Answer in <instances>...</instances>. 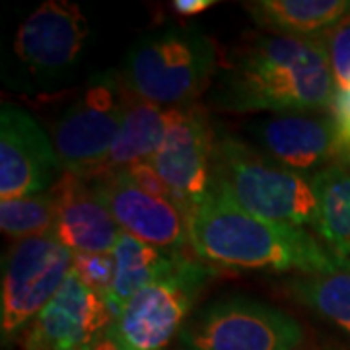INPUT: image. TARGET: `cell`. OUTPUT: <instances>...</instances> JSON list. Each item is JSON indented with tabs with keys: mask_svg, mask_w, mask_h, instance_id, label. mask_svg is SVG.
Returning a JSON list of instances; mask_svg holds the SVG:
<instances>
[{
	"mask_svg": "<svg viewBox=\"0 0 350 350\" xmlns=\"http://www.w3.org/2000/svg\"><path fill=\"white\" fill-rule=\"evenodd\" d=\"M319 206L317 234L338 259L350 262V170L331 165L312 177Z\"/></svg>",
	"mask_w": 350,
	"mask_h": 350,
	"instance_id": "d6986e66",
	"label": "cell"
},
{
	"mask_svg": "<svg viewBox=\"0 0 350 350\" xmlns=\"http://www.w3.org/2000/svg\"><path fill=\"white\" fill-rule=\"evenodd\" d=\"M216 133L200 103L167 109V126L150 163L187 220L214 187Z\"/></svg>",
	"mask_w": 350,
	"mask_h": 350,
	"instance_id": "9c48e42d",
	"label": "cell"
},
{
	"mask_svg": "<svg viewBox=\"0 0 350 350\" xmlns=\"http://www.w3.org/2000/svg\"><path fill=\"white\" fill-rule=\"evenodd\" d=\"M113 313L103 296L70 273L55 298L22 335L24 350H90L109 329Z\"/></svg>",
	"mask_w": 350,
	"mask_h": 350,
	"instance_id": "7c38bea8",
	"label": "cell"
},
{
	"mask_svg": "<svg viewBox=\"0 0 350 350\" xmlns=\"http://www.w3.org/2000/svg\"><path fill=\"white\" fill-rule=\"evenodd\" d=\"M187 228L193 253L213 267L319 275L350 265L308 228L278 224L247 213L218 183L195 206Z\"/></svg>",
	"mask_w": 350,
	"mask_h": 350,
	"instance_id": "7a4b0ae2",
	"label": "cell"
},
{
	"mask_svg": "<svg viewBox=\"0 0 350 350\" xmlns=\"http://www.w3.org/2000/svg\"><path fill=\"white\" fill-rule=\"evenodd\" d=\"M179 338L189 350H300L306 329L280 308L232 296L202 308Z\"/></svg>",
	"mask_w": 350,
	"mask_h": 350,
	"instance_id": "52a82bcc",
	"label": "cell"
},
{
	"mask_svg": "<svg viewBox=\"0 0 350 350\" xmlns=\"http://www.w3.org/2000/svg\"><path fill=\"white\" fill-rule=\"evenodd\" d=\"M337 90H350V18L345 16L321 38Z\"/></svg>",
	"mask_w": 350,
	"mask_h": 350,
	"instance_id": "7402d4cb",
	"label": "cell"
},
{
	"mask_svg": "<svg viewBox=\"0 0 350 350\" xmlns=\"http://www.w3.org/2000/svg\"><path fill=\"white\" fill-rule=\"evenodd\" d=\"M63 175L51 137L24 109L0 111V199H18L49 191Z\"/></svg>",
	"mask_w": 350,
	"mask_h": 350,
	"instance_id": "30bf717a",
	"label": "cell"
},
{
	"mask_svg": "<svg viewBox=\"0 0 350 350\" xmlns=\"http://www.w3.org/2000/svg\"><path fill=\"white\" fill-rule=\"evenodd\" d=\"M214 41L197 27H167L138 39L121 68L131 96L163 109L197 103L218 72Z\"/></svg>",
	"mask_w": 350,
	"mask_h": 350,
	"instance_id": "3957f363",
	"label": "cell"
},
{
	"mask_svg": "<svg viewBox=\"0 0 350 350\" xmlns=\"http://www.w3.org/2000/svg\"><path fill=\"white\" fill-rule=\"evenodd\" d=\"M131 94L121 72L96 75L53 125L51 140L64 174L98 177L119 135Z\"/></svg>",
	"mask_w": 350,
	"mask_h": 350,
	"instance_id": "8992f818",
	"label": "cell"
},
{
	"mask_svg": "<svg viewBox=\"0 0 350 350\" xmlns=\"http://www.w3.org/2000/svg\"><path fill=\"white\" fill-rule=\"evenodd\" d=\"M55 200L53 236L72 253H113L121 228L90 179L64 174L49 189Z\"/></svg>",
	"mask_w": 350,
	"mask_h": 350,
	"instance_id": "9a60e30c",
	"label": "cell"
},
{
	"mask_svg": "<svg viewBox=\"0 0 350 350\" xmlns=\"http://www.w3.org/2000/svg\"><path fill=\"white\" fill-rule=\"evenodd\" d=\"M286 292L350 335V265L331 273L294 276L286 282Z\"/></svg>",
	"mask_w": 350,
	"mask_h": 350,
	"instance_id": "ffe728a7",
	"label": "cell"
},
{
	"mask_svg": "<svg viewBox=\"0 0 350 350\" xmlns=\"http://www.w3.org/2000/svg\"><path fill=\"white\" fill-rule=\"evenodd\" d=\"M214 0H175L174 10L181 16H197V14L208 10L211 6H214Z\"/></svg>",
	"mask_w": 350,
	"mask_h": 350,
	"instance_id": "484cf974",
	"label": "cell"
},
{
	"mask_svg": "<svg viewBox=\"0 0 350 350\" xmlns=\"http://www.w3.org/2000/svg\"><path fill=\"white\" fill-rule=\"evenodd\" d=\"M216 267L181 253L150 286L140 290L109 325L121 350H163L181 333L189 312Z\"/></svg>",
	"mask_w": 350,
	"mask_h": 350,
	"instance_id": "5b68a950",
	"label": "cell"
},
{
	"mask_svg": "<svg viewBox=\"0 0 350 350\" xmlns=\"http://www.w3.org/2000/svg\"><path fill=\"white\" fill-rule=\"evenodd\" d=\"M251 137L271 160L306 177L335 165V140L327 111L280 113L251 126Z\"/></svg>",
	"mask_w": 350,
	"mask_h": 350,
	"instance_id": "5bb4252c",
	"label": "cell"
},
{
	"mask_svg": "<svg viewBox=\"0 0 350 350\" xmlns=\"http://www.w3.org/2000/svg\"><path fill=\"white\" fill-rule=\"evenodd\" d=\"M255 25L286 38L319 39L350 12L349 0H255L245 4Z\"/></svg>",
	"mask_w": 350,
	"mask_h": 350,
	"instance_id": "2e32d148",
	"label": "cell"
},
{
	"mask_svg": "<svg viewBox=\"0 0 350 350\" xmlns=\"http://www.w3.org/2000/svg\"><path fill=\"white\" fill-rule=\"evenodd\" d=\"M347 16H349V18H350V12H349V14H347Z\"/></svg>",
	"mask_w": 350,
	"mask_h": 350,
	"instance_id": "83f0119b",
	"label": "cell"
},
{
	"mask_svg": "<svg viewBox=\"0 0 350 350\" xmlns=\"http://www.w3.org/2000/svg\"><path fill=\"white\" fill-rule=\"evenodd\" d=\"M214 183L247 213L317 232L319 206L312 177L288 170L228 133H216Z\"/></svg>",
	"mask_w": 350,
	"mask_h": 350,
	"instance_id": "277c9868",
	"label": "cell"
},
{
	"mask_svg": "<svg viewBox=\"0 0 350 350\" xmlns=\"http://www.w3.org/2000/svg\"><path fill=\"white\" fill-rule=\"evenodd\" d=\"M327 115L335 140V165L350 170V90H335Z\"/></svg>",
	"mask_w": 350,
	"mask_h": 350,
	"instance_id": "cb8c5ba5",
	"label": "cell"
},
{
	"mask_svg": "<svg viewBox=\"0 0 350 350\" xmlns=\"http://www.w3.org/2000/svg\"><path fill=\"white\" fill-rule=\"evenodd\" d=\"M167 126V109L131 96L123 126L115 138L101 174L123 172L137 163L150 162L162 144Z\"/></svg>",
	"mask_w": 350,
	"mask_h": 350,
	"instance_id": "ac0fdd59",
	"label": "cell"
},
{
	"mask_svg": "<svg viewBox=\"0 0 350 350\" xmlns=\"http://www.w3.org/2000/svg\"><path fill=\"white\" fill-rule=\"evenodd\" d=\"M90 183L123 234L172 253L191 247L187 220L174 200L146 193L126 172L98 175Z\"/></svg>",
	"mask_w": 350,
	"mask_h": 350,
	"instance_id": "8fae6325",
	"label": "cell"
},
{
	"mask_svg": "<svg viewBox=\"0 0 350 350\" xmlns=\"http://www.w3.org/2000/svg\"><path fill=\"white\" fill-rule=\"evenodd\" d=\"M86 38L88 22L78 4L49 0L20 25L14 51L31 72L53 76L76 63Z\"/></svg>",
	"mask_w": 350,
	"mask_h": 350,
	"instance_id": "4fadbf2b",
	"label": "cell"
},
{
	"mask_svg": "<svg viewBox=\"0 0 350 350\" xmlns=\"http://www.w3.org/2000/svg\"><path fill=\"white\" fill-rule=\"evenodd\" d=\"M335 78L319 39L255 36L216 72L211 105L224 113L327 111Z\"/></svg>",
	"mask_w": 350,
	"mask_h": 350,
	"instance_id": "6da1fadb",
	"label": "cell"
},
{
	"mask_svg": "<svg viewBox=\"0 0 350 350\" xmlns=\"http://www.w3.org/2000/svg\"><path fill=\"white\" fill-rule=\"evenodd\" d=\"M179 255L181 253L158 250L129 234H121L119 243L113 250L115 280H113L111 292L105 296L113 319L140 290L158 280Z\"/></svg>",
	"mask_w": 350,
	"mask_h": 350,
	"instance_id": "e0dca14e",
	"label": "cell"
},
{
	"mask_svg": "<svg viewBox=\"0 0 350 350\" xmlns=\"http://www.w3.org/2000/svg\"><path fill=\"white\" fill-rule=\"evenodd\" d=\"M90 350H121V347H119L117 338L113 337L111 329H107V331L94 342V347Z\"/></svg>",
	"mask_w": 350,
	"mask_h": 350,
	"instance_id": "4316f807",
	"label": "cell"
},
{
	"mask_svg": "<svg viewBox=\"0 0 350 350\" xmlns=\"http://www.w3.org/2000/svg\"><path fill=\"white\" fill-rule=\"evenodd\" d=\"M129 174V177L137 183L138 187L144 189L146 193H150L154 197H162V199H172V193H170V189L167 185L162 181V177L156 174V170L152 167L150 163L144 162V163H137V165H133V167H129V170H123Z\"/></svg>",
	"mask_w": 350,
	"mask_h": 350,
	"instance_id": "d4e9b609",
	"label": "cell"
},
{
	"mask_svg": "<svg viewBox=\"0 0 350 350\" xmlns=\"http://www.w3.org/2000/svg\"><path fill=\"white\" fill-rule=\"evenodd\" d=\"M75 253L53 234L18 239L2 262L0 333L6 347L31 325L72 273Z\"/></svg>",
	"mask_w": 350,
	"mask_h": 350,
	"instance_id": "ba28073f",
	"label": "cell"
},
{
	"mask_svg": "<svg viewBox=\"0 0 350 350\" xmlns=\"http://www.w3.org/2000/svg\"><path fill=\"white\" fill-rule=\"evenodd\" d=\"M72 273L90 290L105 298L111 292L113 280H115L113 253H75Z\"/></svg>",
	"mask_w": 350,
	"mask_h": 350,
	"instance_id": "603a6c76",
	"label": "cell"
},
{
	"mask_svg": "<svg viewBox=\"0 0 350 350\" xmlns=\"http://www.w3.org/2000/svg\"><path fill=\"white\" fill-rule=\"evenodd\" d=\"M55 200L51 191L0 200V228L12 239H27L53 234Z\"/></svg>",
	"mask_w": 350,
	"mask_h": 350,
	"instance_id": "44dd1931",
	"label": "cell"
}]
</instances>
